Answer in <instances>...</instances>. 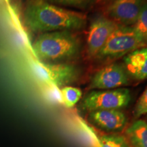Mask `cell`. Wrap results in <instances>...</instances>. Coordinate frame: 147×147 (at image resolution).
Listing matches in <instances>:
<instances>
[{"mask_svg": "<svg viewBox=\"0 0 147 147\" xmlns=\"http://www.w3.org/2000/svg\"><path fill=\"white\" fill-rule=\"evenodd\" d=\"M25 25L37 34L84 28L87 17L82 12L67 10L45 0H27L24 10Z\"/></svg>", "mask_w": 147, "mask_h": 147, "instance_id": "cell-1", "label": "cell"}, {"mask_svg": "<svg viewBox=\"0 0 147 147\" xmlns=\"http://www.w3.org/2000/svg\"><path fill=\"white\" fill-rule=\"evenodd\" d=\"M32 49L38 61L52 63L76 57L80 53V44L70 31H56L40 34Z\"/></svg>", "mask_w": 147, "mask_h": 147, "instance_id": "cell-2", "label": "cell"}, {"mask_svg": "<svg viewBox=\"0 0 147 147\" xmlns=\"http://www.w3.org/2000/svg\"><path fill=\"white\" fill-rule=\"evenodd\" d=\"M146 45L133 27L117 25L96 57L102 60L121 57Z\"/></svg>", "mask_w": 147, "mask_h": 147, "instance_id": "cell-3", "label": "cell"}, {"mask_svg": "<svg viewBox=\"0 0 147 147\" xmlns=\"http://www.w3.org/2000/svg\"><path fill=\"white\" fill-rule=\"evenodd\" d=\"M131 101V93L126 88L92 91L82 99L80 107L84 111L99 110H121Z\"/></svg>", "mask_w": 147, "mask_h": 147, "instance_id": "cell-4", "label": "cell"}, {"mask_svg": "<svg viewBox=\"0 0 147 147\" xmlns=\"http://www.w3.org/2000/svg\"><path fill=\"white\" fill-rule=\"evenodd\" d=\"M32 67L38 78L57 87H64L74 83L80 75L78 67L70 63H48L38 60L33 63Z\"/></svg>", "mask_w": 147, "mask_h": 147, "instance_id": "cell-5", "label": "cell"}, {"mask_svg": "<svg viewBox=\"0 0 147 147\" xmlns=\"http://www.w3.org/2000/svg\"><path fill=\"white\" fill-rule=\"evenodd\" d=\"M117 25L103 16H97L90 23L87 38V51L91 57H96Z\"/></svg>", "mask_w": 147, "mask_h": 147, "instance_id": "cell-6", "label": "cell"}, {"mask_svg": "<svg viewBox=\"0 0 147 147\" xmlns=\"http://www.w3.org/2000/svg\"><path fill=\"white\" fill-rule=\"evenodd\" d=\"M129 84V76L124 66L112 63L97 71L91 78L89 88L91 89L108 90L118 89Z\"/></svg>", "mask_w": 147, "mask_h": 147, "instance_id": "cell-7", "label": "cell"}, {"mask_svg": "<svg viewBox=\"0 0 147 147\" xmlns=\"http://www.w3.org/2000/svg\"><path fill=\"white\" fill-rule=\"evenodd\" d=\"M88 121L103 131L118 134L125 129L127 119L121 110H99L89 112Z\"/></svg>", "mask_w": 147, "mask_h": 147, "instance_id": "cell-8", "label": "cell"}, {"mask_svg": "<svg viewBox=\"0 0 147 147\" xmlns=\"http://www.w3.org/2000/svg\"><path fill=\"white\" fill-rule=\"evenodd\" d=\"M144 0H115L108 7V16L125 26L134 25Z\"/></svg>", "mask_w": 147, "mask_h": 147, "instance_id": "cell-9", "label": "cell"}, {"mask_svg": "<svg viewBox=\"0 0 147 147\" xmlns=\"http://www.w3.org/2000/svg\"><path fill=\"white\" fill-rule=\"evenodd\" d=\"M124 67L128 76L137 80L147 79V47H142L125 56Z\"/></svg>", "mask_w": 147, "mask_h": 147, "instance_id": "cell-10", "label": "cell"}, {"mask_svg": "<svg viewBox=\"0 0 147 147\" xmlns=\"http://www.w3.org/2000/svg\"><path fill=\"white\" fill-rule=\"evenodd\" d=\"M124 136L131 147H147V122L142 119L134 121L125 130Z\"/></svg>", "mask_w": 147, "mask_h": 147, "instance_id": "cell-11", "label": "cell"}, {"mask_svg": "<svg viewBox=\"0 0 147 147\" xmlns=\"http://www.w3.org/2000/svg\"><path fill=\"white\" fill-rule=\"evenodd\" d=\"M99 143L101 147H131L124 136L117 134L100 136Z\"/></svg>", "mask_w": 147, "mask_h": 147, "instance_id": "cell-12", "label": "cell"}, {"mask_svg": "<svg viewBox=\"0 0 147 147\" xmlns=\"http://www.w3.org/2000/svg\"><path fill=\"white\" fill-rule=\"evenodd\" d=\"M62 101L66 107L72 108L82 97V91L79 88L66 86L61 89Z\"/></svg>", "mask_w": 147, "mask_h": 147, "instance_id": "cell-13", "label": "cell"}, {"mask_svg": "<svg viewBox=\"0 0 147 147\" xmlns=\"http://www.w3.org/2000/svg\"><path fill=\"white\" fill-rule=\"evenodd\" d=\"M136 32L147 43V1H144L136 22L132 25Z\"/></svg>", "mask_w": 147, "mask_h": 147, "instance_id": "cell-14", "label": "cell"}, {"mask_svg": "<svg viewBox=\"0 0 147 147\" xmlns=\"http://www.w3.org/2000/svg\"><path fill=\"white\" fill-rule=\"evenodd\" d=\"M45 1L59 6L85 8L93 3L94 0H45Z\"/></svg>", "mask_w": 147, "mask_h": 147, "instance_id": "cell-15", "label": "cell"}, {"mask_svg": "<svg viewBox=\"0 0 147 147\" xmlns=\"http://www.w3.org/2000/svg\"><path fill=\"white\" fill-rule=\"evenodd\" d=\"M147 114V87L138 100L134 110V118L138 119Z\"/></svg>", "mask_w": 147, "mask_h": 147, "instance_id": "cell-16", "label": "cell"}, {"mask_svg": "<svg viewBox=\"0 0 147 147\" xmlns=\"http://www.w3.org/2000/svg\"><path fill=\"white\" fill-rule=\"evenodd\" d=\"M146 120H147V116H146Z\"/></svg>", "mask_w": 147, "mask_h": 147, "instance_id": "cell-17", "label": "cell"}]
</instances>
